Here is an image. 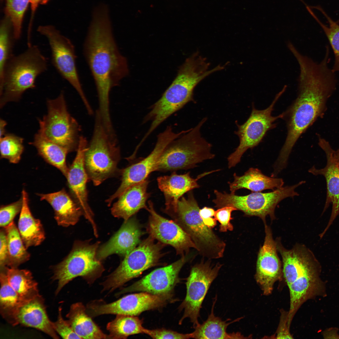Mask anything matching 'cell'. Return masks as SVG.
I'll use <instances>...</instances> for the list:
<instances>
[{"instance_id": "31", "label": "cell", "mask_w": 339, "mask_h": 339, "mask_svg": "<svg viewBox=\"0 0 339 339\" xmlns=\"http://www.w3.org/2000/svg\"><path fill=\"white\" fill-rule=\"evenodd\" d=\"M67 321L81 339H107L94 322L86 311V308L81 302L72 304L66 315Z\"/></svg>"}, {"instance_id": "24", "label": "cell", "mask_w": 339, "mask_h": 339, "mask_svg": "<svg viewBox=\"0 0 339 339\" xmlns=\"http://www.w3.org/2000/svg\"><path fill=\"white\" fill-rule=\"evenodd\" d=\"M52 322L47 314L44 301L40 295L24 302L14 316L13 326L20 325L39 330L54 339H59Z\"/></svg>"}, {"instance_id": "21", "label": "cell", "mask_w": 339, "mask_h": 339, "mask_svg": "<svg viewBox=\"0 0 339 339\" xmlns=\"http://www.w3.org/2000/svg\"><path fill=\"white\" fill-rule=\"evenodd\" d=\"M88 143L83 136L80 137L77 153L69 168L66 178L73 198L81 207L83 216L91 223L95 234L98 233L94 215L88 202L87 183L89 179L84 164V156Z\"/></svg>"}, {"instance_id": "13", "label": "cell", "mask_w": 339, "mask_h": 339, "mask_svg": "<svg viewBox=\"0 0 339 339\" xmlns=\"http://www.w3.org/2000/svg\"><path fill=\"white\" fill-rule=\"evenodd\" d=\"M287 87L285 85L276 94L268 107L262 110H258L253 103L251 113L246 121L241 125L236 121L238 129L234 133L239 137V143L227 158L229 168L234 167L238 163L248 149L256 146L261 142L267 132L276 126L275 122L277 120L283 118L284 112L276 116H273L272 114L276 103L285 91Z\"/></svg>"}, {"instance_id": "33", "label": "cell", "mask_w": 339, "mask_h": 339, "mask_svg": "<svg viewBox=\"0 0 339 339\" xmlns=\"http://www.w3.org/2000/svg\"><path fill=\"white\" fill-rule=\"evenodd\" d=\"M5 272L9 284L24 301L40 295L38 283L30 271L7 267Z\"/></svg>"}, {"instance_id": "37", "label": "cell", "mask_w": 339, "mask_h": 339, "mask_svg": "<svg viewBox=\"0 0 339 339\" xmlns=\"http://www.w3.org/2000/svg\"><path fill=\"white\" fill-rule=\"evenodd\" d=\"M312 7L320 11L327 20L329 26L322 22L310 9H308L309 12L324 31L333 51L335 60L332 69L335 73L339 72V25L334 21L320 6Z\"/></svg>"}, {"instance_id": "46", "label": "cell", "mask_w": 339, "mask_h": 339, "mask_svg": "<svg viewBox=\"0 0 339 339\" xmlns=\"http://www.w3.org/2000/svg\"><path fill=\"white\" fill-rule=\"evenodd\" d=\"M8 261V252L6 234L5 230L0 231V271L5 270Z\"/></svg>"}, {"instance_id": "50", "label": "cell", "mask_w": 339, "mask_h": 339, "mask_svg": "<svg viewBox=\"0 0 339 339\" xmlns=\"http://www.w3.org/2000/svg\"><path fill=\"white\" fill-rule=\"evenodd\" d=\"M333 155L339 166V148L336 151L334 150Z\"/></svg>"}, {"instance_id": "6", "label": "cell", "mask_w": 339, "mask_h": 339, "mask_svg": "<svg viewBox=\"0 0 339 339\" xmlns=\"http://www.w3.org/2000/svg\"><path fill=\"white\" fill-rule=\"evenodd\" d=\"M200 209L191 191L187 197L182 196L175 206L164 208L162 211L188 234L202 256L209 259L220 258L223 256L226 243L204 223L199 214Z\"/></svg>"}, {"instance_id": "42", "label": "cell", "mask_w": 339, "mask_h": 339, "mask_svg": "<svg viewBox=\"0 0 339 339\" xmlns=\"http://www.w3.org/2000/svg\"><path fill=\"white\" fill-rule=\"evenodd\" d=\"M62 311V308L60 307L57 319L55 322H52L55 331L64 339H81L74 332L67 320L63 319Z\"/></svg>"}, {"instance_id": "8", "label": "cell", "mask_w": 339, "mask_h": 339, "mask_svg": "<svg viewBox=\"0 0 339 339\" xmlns=\"http://www.w3.org/2000/svg\"><path fill=\"white\" fill-rule=\"evenodd\" d=\"M203 118L194 127L171 142L162 153L156 171H175L196 166L203 161L213 159L212 145L201 135L200 130L206 121Z\"/></svg>"}, {"instance_id": "38", "label": "cell", "mask_w": 339, "mask_h": 339, "mask_svg": "<svg viewBox=\"0 0 339 339\" xmlns=\"http://www.w3.org/2000/svg\"><path fill=\"white\" fill-rule=\"evenodd\" d=\"M16 40L11 23L6 17L2 20L0 26V82L7 63L14 55L13 50Z\"/></svg>"}, {"instance_id": "47", "label": "cell", "mask_w": 339, "mask_h": 339, "mask_svg": "<svg viewBox=\"0 0 339 339\" xmlns=\"http://www.w3.org/2000/svg\"><path fill=\"white\" fill-rule=\"evenodd\" d=\"M215 211L212 208L204 207L200 209L199 214L204 223L212 229L217 225V220L215 218Z\"/></svg>"}, {"instance_id": "15", "label": "cell", "mask_w": 339, "mask_h": 339, "mask_svg": "<svg viewBox=\"0 0 339 339\" xmlns=\"http://www.w3.org/2000/svg\"><path fill=\"white\" fill-rule=\"evenodd\" d=\"M222 266L219 262L213 265L207 261H202L192 267L186 279V296L178 308L180 311H184L179 324H181L187 318L193 323V327L199 323L198 319L202 303Z\"/></svg>"}, {"instance_id": "52", "label": "cell", "mask_w": 339, "mask_h": 339, "mask_svg": "<svg viewBox=\"0 0 339 339\" xmlns=\"http://www.w3.org/2000/svg\"><path fill=\"white\" fill-rule=\"evenodd\" d=\"M1 1H3V0H1Z\"/></svg>"}, {"instance_id": "49", "label": "cell", "mask_w": 339, "mask_h": 339, "mask_svg": "<svg viewBox=\"0 0 339 339\" xmlns=\"http://www.w3.org/2000/svg\"><path fill=\"white\" fill-rule=\"evenodd\" d=\"M6 122L4 120L1 118L0 120V138L2 137L5 134V126L7 125Z\"/></svg>"}, {"instance_id": "51", "label": "cell", "mask_w": 339, "mask_h": 339, "mask_svg": "<svg viewBox=\"0 0 339 339\" xmlns=\"http://www.w3.org/2000/svg\"><path fill=\"white\" fill-rule=\"evenodd\" d=\"M336 22L338 24L339 23V19Z\"/></svg>"}, {"instance_id": "10", "label": "cell", "mask_w": 339, "mask_h": 339, "mask_svg": "<svg viewBox=\"0 0 339 339\" xmlns=\"http://www.w3.org/2000/svg\"><path fill=\"white\" fill-rule=\"evenodd\" d=\"M304 182L302 181L292 186H282L270 192H252L245 196H238L234 193L229 194L215 190V198L213 202L216 207L231 206L246 216L260 218L264 223L266 222L267 216H269L272 221L276 219L275 210L277 205L286 198L298 196L299 193L295 190Z\"/></svg>"}, {"instance_id": "45", "label": "cell", "mask_w": 339, "mask_h": 339, "mask_svg": "<svg viewBox=\"0 0 339 339\" xmlns=\"http://www.w3.org/2000/svg\"><path fill=\"white\" fill-rule=\"evenodd\" d=\"M278 326L275 335L277 339H292L288 323V311L282 309Z\"/></svg>"}, {"instance_id": "9", "label": "cell", "mask_w": 339, "mask_h": 339, "mask_svg": "<svg viewBox=\"0 0 339 339\" xmlns=\"http://www.w3.org/2000/svg\"><path fill=\"white\" fill-rule=\"evenodd\" d=\"M100 242L76 241L68 256L54 266L52 279L57 282L55 294L70 281L81 277L91 285L101 277L105 269L97 257Z\"/></svg>"}, {"instance_id": "32", "label": "cell", "mask_w": 339, "mask_h": 339, "mask_svg": "<svg viewBox=\"0 0 339 339\" xmlns=\"http://www.w3.org/2000/svg\"><path fill=\"white\" fill-rule=\"evenodd\" d=\"M30 144L36 149L38 154L48 163L58 169L67 177L69 168L66 162L65 148L46 139L38 132Z\"/></svg>"}, {"instance_id": "16", "label": "cell", "mask_w": 339, "mask_h": 339, "mask_svg": "<svg viewBox=\"0 0 339 339\" xmlns=\"http://www.w3.org/2000/svg\"><path fill=\"white\" fill-rule=\"evenodd\" d=\"M186 132L183 130L176 132L170 125L159 133L154 147L148 156L120 171L121 175V184L115 192L106 200L108 206H110L115 199L129 187L144 180L152 172L156 171L160 156L166 146Z\"/></svg>"}, {"instance_id": "41", "label": "cell", "mask_w": 339, "mask_h": 339, "mask_svg": "<svg viewBox=\"0 0 339 339\" xmlns=\"http://www.w3.org/2000/svg\"><path fill=\"white\" fill-rule=\"evenodd\" d=\"M21 197L18 201L10 204L1 206L0 210V226L4 228L13 221L15 217L20 212L22 207Z\"/></svg>"}, {"instance_id": "14", "label": "cell", "mask_w": 339, "mask_h": 339, "mask_svg": "<svg viewBox=\"0 0 339 339\" xmlns=\"http://www.w3.org/2000/svg\"><path fill=\"white\" fill-rule=\"evenodd\" d=\"M37 30L48 41L54 67L77 91L86 109H90L91 105L84 94L79 77L75 47L72 41L52 25L40 26Z\"/></svg>"}, {"instance_id": "20", "label": "cell", "mask_w": 339, "mask_h": 339, "mask_svg": "<svg viewBox=\"0 0 339 339\" xmlns=\"http://www.w3.org/2000/svg\"><path fill=\"white\" fill-rule=\"evenodd\" d=\"M146 209L149 213L146 229L149 236L165 245H169L182 256L196 246L188 234L173 220L163 217L155 211L151 201Z\"/></svg>"}, {"instance_id": "1", "label": "cell", "mask_w": 339, "mask_h": 339, "mask_svg": "<svg viewBox=\"0 0 339 339\" xmlns=\"http://www.w3.org/2000/svg\"><path fill=\"white\" fill-rule=\"evenodd\" d=\"M298 94L284 112L287 134L278 158L287 162L300 137L319 117L324 115L326 104L336 89L337 80L326 62L308 60L299 64Z\"/></svg>"}, {"instance_id": "5", "label": "cell", "mask_w": 339, "mask_h": 339, "mask_svg": "<svg viewBox=\"0 0 339 339\" xmlns=\"http://www.w3.org/2000/svg\"><path fill=\"white\" fill-rule=\"evenodd\" d=\"M47 58L37 45L28 46L8 61L0 82V106L19 100L27 90L35 87L37 77L47 69Z\"/></svg>"}, {"instance_id": "12", "label": "cell", "mask_w": 339, "mask_h": 339, "mask_svg": "<svg viewBox=\"0 0 339 339\" xmlns=\"http://www.w3.org/2000/svg\"><path fill=\"white\" fill-rule=\"evenodd\" d=\"M165 245L149 236L125 256L118 267L100 284L102 291L110 293L145 270L159 264Z\"/></svg>"}, {"instance_id": "7", "label": "cell", "mask_w": 339, "mask_h": 339, "mask_svg": "<svg viewBox=\"0 0 339 339\" xmlns=\"http://www.w3.org/2000/svg\"><path fill=\"white\" fill-rule=\"evenodd\" d=\"M120 150L116 134L105 127L96 110L93 135L84 156V164L89 179L99 186L112 176L117 170Z\"/></svg>"}, {"instance_id": "35", "label": "cell", "mask_w": 339, "mask_h": 339, "mask_svg": "<svg viewBox=\"0 0 339 339\" xmlns=\"http://www.w3.org/2000/svg\"><path fill=\"white\" fill-rule=\"evenodd\" d=\"M143 321L135 316L117 315L107 324V339H125L129 336L144 333Z\"/></svg>"}, {"instance_id": "43", "label": "cell", "mask_w": 339, "mask_h": 339, "mask_svg": "<svg viewBox=\"0 0 339 339\" xmlns=\"http://www.w3.org/2000/svg\"><path fill=\"white\" fill-rule=\"evenodd\" d=\"M237 210L234 207L227 206L218 208L215 211V218L220 223L219 230L221 232L232 231L234 227L230 221L233 219L232 213Z\"/></svg>"}, {"instance_id": "23", "label": "cell", "mask_w": 339, "mask_h": 339, "mask_svg": "<svg viewBox=\"0 0 339 339\" xmlns=\"http://www.w3.org/2000/svg\"><path fill=\"white\" fill-rule=\"evenodd\" d=\"M143 234L135 218L125 221L119 230L105 244L99 247L97 257L100 261L113 254L125 256L140 243Z\"/></svg>"}, {"instance_id": "4", "label": "cell", "mask_w": 339, "mask_h": 339, "mask_svg": "<svg viewBox=\"0 0 339 339\" xmlns=\"http://www.w3.org/2000/svg\"><path fill=\"white\" fill-rule=\"evenodd\" d=\"M277 251L282 258L283 278L288 287L290 297L288 324L302 304L319 294L321 289L319 278L320 264L313 252L304 245L297 244L288 249L281 239L275 240Z\"/></svg>"}, {"instance_id": "36", "label": "cell", "mask_w": 339, "mask_h": 339, "mask_svg": "<svg viewBox=\"0 0 339 339\" xmlns=\"http://www.w3.org/2000/svg\"><path fill=\"white\" fill-rule=\"evenodd\" d=\"M4 228L6 234L8 252V266L18 268L29 259L30 254L27 251L18 228L13 221Z\"/></svg>"}, {"instance_id": "30", "label": "cell", "mask_w": 339, "mask_h": 339, "mask_svg": "<svg viewBox=\"0 0 339 339\" xmlns=\"http://www.w3.org/2000/svg\"><path fill=\"white\" fill-rule=\"evenodd\" d=\"M216 296L213 302L210 314L207 319L200 324L194 327V331L191 333L192 338L194 339H243L249 337H245L240 332L228 333L226 330L231 324L238 321L243 317H240L227 322L230 319L223 321L220 317L216 316L214 313V309L216 302Z\"/></svg>"}, {"instance_id": "3", "label": "cell", "mask_w": 339, "mask_h": 339, "mask_svg": "<svg viewBox=\"0 0 339 339\" xmlns=\"http://www.w3.org/2000/svg\"><path fill=\"white\" fill-rule=\"evenodd\" d=\"M209 63L197 51L186 59L179 67L177 74L160 98L152 105L144 117V124L151 121L148 129L153 132L170 116L188 103L195 101L193 91L202 80L213 73L222 70L218 65L209 69Z\"/></svg>"}, {"instance_id": "39", "label": "cell", "mask_w": 339, "mask_h": 339, "mask_svg": "<svg viewBox=\"0 0 339 339\" xmlns=\"http://www.w3.org/2000/svg\"><path fill=\"white\" fill-rule=\"evenodd\" d=\"M30 0H6L5 13L10 21L16 40L21 37L24 14Z\"/></svg>"}, {"instance_id": "27", "label": "cell", "mask_w": 339, "mask_h": 339, "mask_svg": "<svg viewBox=\"0 0 339 339\" xmlns=\"http://www.w3.org/2000/svg\"><path fill=\"white\" fill-rule=\"evenodd\" d=\"M41 200L52 207L54 218L59 225L67 227L76 224L83 216L81 207L64 189L52 193L37 194Z\"/></svg>"}, {"instance_id": "18", "label": "cell", "mask_w": 339, "mask_h": 339, "mask_svg": "<svg viewBox=\"0 0 339 339\" xmlns=\"http://www.w3.org/2000/svg\"><path fill=\"white\" fill-rule=\"evenodd\" d=\"M264 223L265 239L259 251L255 278L263 294L267 296L272 293L275 283L282 280L283 275L282 263L277 254L272 229L266 222Z\"/></svg>"}, {"instance_id": "22", "label": "cell", "mask_w": 339, "mask_h": 339, "mask_svg": "<svg viewBox=\"0 0 339 339\" xmlns=\"http://www.w3.org/2000/svg\"><path fill=\"white\" fill-rule=\"evenodd\" d=\"M318 143L326 155V164L324 168L319 169L313 166L309 170V172L315 175H322L326 180V196L323 213L331 204H332L330 219L324 229V231L326 232L339 214V166L333 156L334 150L329 142L319 137Z\"/></svg>"}, {"instance_id": "2", "label": "cell", "mask_w": 339, "mask_h": 339, "mask_svg": "<svg viewBox=\"0 0 339 339\" xmlns=\"http://www.w3.org/2000/svg\"><path fill=\"white\" fill-rule=\"evenodd\" d=\"M83 53L95 83L98 110L102 118L109 120L110 92L128 75L129 69L126 58L120 52L114 37L108 10L94 11Z\"/></svg>"}, {"instance_id": "17", "label": "cell", "mask_w": 339, "mask_h": 339, "mask_svg": "<svg viewBox=\"0 0 339 339\" xmlns=\"http://www.w3.org/2000/svg\"><path fill=\"white\" fill-rule=\"evenodd\" d=\"M172 295H159L146 292L129 294L107 304L100 300L87 305L86 311L91 317L103 315L137 316L142 312L158 309L174 301Z\"/></svg>"}, {"instance_id": "40", "label": "cell", "mask_w": 339, "mask_h": 339, "mask_svg": "<svg viewBox=\"0 0 339 339\" xmlns=\"http://www.w3.org/2000/svg\"><path fill=\"white\" fill-rule=\"evenodd\" d=\"M23 138L14 134H6L0 138L1 158L8 159L12 163L20 161L24 150Z\"/></svg>"}, {"instance_id": "48", "label": "cell", "mask_w": 339, "mask_h": 339, "mask_svg": "<svg viewBox=\"0 0 339 339\" xmlns=\"http://www.w3.org/2000/svg\"><path fill=\"white\" fill-rule=\"evenodd\" d=\"M49 1V0H30L31 16L28 27L27 35L28 36H31L32 23L34 16L39 5L40 4H45L48 2Z\"/></svg>"}, {"instance_id": "26", "label": "cell", "mask_w": 339, "mask_h": 339, "mask_svg": "<svg viewBox=\"0 0 339 339\" xmlns=\"http://www.w3.org/2000/svg\"><path fill=\"white\" fill-rule=\"evenodd\" d=\"M148 178L131 186L118 197L111 209L115 217L127 220L142 209L148 207L146 202L150 196L147 191L149 183Z\"/></svg>"}, {"instance_id": "34", "label": "cell", "mask_w": 339, "mask_h": 339, "mask_svg": "<svg viewBox=\"0 0 339 339\" xmlns=\"http://www.w3.org/2000/svg\"><path fill=\"white\" fill-rule=\"evenodd\" d=\"M0 312L3 317L13 325L14 316L24 302L9 284L5 271L0 273Z\"/></svg>"}, {"instance_id": "19", "label": "cell", "mask_w": 339, "mask_h": 339, "mask_svg": "<svg viewBox=\"0 0 339 339\" xmlns=\"http://www.w3.org/2000/svg\"><path fill=\"white\" fill-rule=\"evenodd\" d=\"M189 259V256L186 255L167 266L156 269L131 285L122 289L116 296L134 292H146L159 295H173L174 288L180 281V272Z\"/></svg>"}, {"instance_id": "28", "label": "cell", "mask_w": 339, "mask_h": 339, "mask_svg": "<svg viewBox=\"0 0 339 339\" xmlns=\"http://www.w3.org/2000/svg\"><path fill=\"white\" fill-rule=\"evenodd\" d=\"M22 207L18 223V229L27 249L41 244L45 238L43 226L40 220L32 215L29 205L28 194L24 189L22 191Z\"/></svg>"}, {"instance_id": "44", "label": "cell", "mask_w": 339, "mask_h": 339, "mask_svg": "<svg viewBox=\"0 0 339 339\" xmlns=\"http://www.w3.org/2000/svg\"><path fill=\"white\" fill-rule=\"evenodd\" d=\"M143 332L153 339H187L192 338L191 333L183 334L164 328L152 330L144 328Z\"/></svg>"}, {"instance_id": "11", "label": "cell", "mask_w": 339, "mask_h": 339, "mask_svg": "<svg viewBox=\"0 0 339 339\" xmlns=\"http://www.w3.org/2000/svg\"><path fill=\"white\" fill-rule=\"evenodd\" d=\"M47 113L39 120L38 132L44 137L66 149L77 150L81 131L79 124L68 112L64 93L47 101Z\"/></svg>"}, {"instance_id": "29", "label": "cell", "mask_w": 339, "mask_h": 339, "mask_svg": "<svg viewBox=\"0 0 339 339\" xmlns=\"http://www.w3.org/2000/svg\"><path fill=\"white\" fill-rule=\"evenodd\" d=\"M233 176L234 181L228 182L232 193H235L236 191L241 189H247L252 192L267 189L274 191L282 187L284 184L282 179L268 176L255 168H250L242 176H238L235 173Z\"/></svg>"}, {"instance_id": "25", "label": "cell", "mask_w": 339, "mask_h": 339, "mask_svg": "<svg viewBox=\"0 0 339 339\" xmlns=\"http://www.w3.org/2000/svg\"><path fill=\"white\" fill-rule=\"evenodd\" d=\"M218 170H217L204 172L196 178H192L189 172L178 175L175 171L173 172L170 175L158 177L157 179L158 186L164 196L165 207L175 206L179 200L184 194L200 187L197 182L198 180Z\"/></svg>"}]
</instances>
